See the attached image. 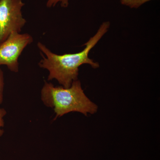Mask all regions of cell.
<instances>
[{"label": "cell", "mask_w": 160, "mask_h": 160, "mask_svg": "<svg viewBox=\"0 0 160 160\" xmlns=\"http://www.w3.org/2000/svg\"><path fill=\"white\" fill-rule=\"evenodd\" d=\"M69 0H48L46 6L49 8L54 7L58 3H60L61 6L66 8L69 5Z\"/></svg>", "instance_id": "obj_6"}, {"label": "cell", "mask_w": 160, "mask_h": 160, "mask_svg": "<svg viewBox=\"0 0 160 160\" xmlns=\"http://www.w3.org/2000/svg\"><path fill=\"white\" fill-rule=\"evenodd\" d=\"M33 39L27 33L13 32L0 44V66L6 65L10 71L18 72V58L24 49Z\"/></svg>", "instance_id": "obj_4"}, {"label": "cell", "mask_w": 160, "mask_h": 160, "mask_svg": "<svg viewBox=\"0 0 160 160\" xmlns=\"http://www.w3.org/2000/svg\"><path fill=\"white\" fill-rule=\"evenodd\" d=\"M152 0H120L121 4L130 8L137 9L143 4Z\"/></svg>", "instance_id": "obj_5"}, {"label": "cell", "mask_w": 160, "mask_h": 160, "mask_svg": "<svg viewBox=\"0 0 160 160\" xmlns=\"http://www.w3.org/2000/svg\"><path fill=\"white\" fill-rule=\"evenodd\" d=\"M110 25L109 22L102 23L96 34L84 44L85 48L78 53L56 54L42 43H38L39 49L46 56L42 54L43 59L39 65L49 71L48 80L54 79L63 87L68 88L73 82L78 80L80 66L88 64L94 69L99 68V63L89 57V52L107 32Z\"/></svg>", "instance_id": "obj_1"}, {"label": "cell", "mask_w": 160, "mask_h": 160, "mask_svg": "<svg viewBox=\"0 0 160 160\" xmlns=\"http://www.w3.org/2000/svg\"><path fill=\"white\" fill-rule=\"evenodd\" d=\"M22 0H0V44L13 32H18L26 22L23 18Z\"/></svg>", "instance_id": "obj_3"}, {"label": "cell", "mask_w": 160, "mask_h": 160, "mask_svg": "<svg viewBox=\"0 0 160 160\" xmlns=\"http://www.w3.org/2000/svg\"><path fill=\"white\" fill-rule=\"evenodd\" d=\"M6 114V111L5 109L0 108V137L2 135L4 131L2 129L4 126V121L3 119L5 116Z\"/></svg>", "instance_id": "obj_8"}, {"label": "cell", "mask_w": 160, "mask_h": 160, "mask_svg": "<svg viewBox=\"0 0 160 160\" xmlns=\"http://www.w3.org/2000/svg\"><path fill=\"white\" fill-rule=\"evenodd\" d=\"M41 99L46 106L53 109L55 119L72 112H81L87 116L98 111L97 105L85 94L78 80L68 88L55 87L52 83L45 82L41 92Z\"/></svg>", "instance_id": "obj_2"}, {"label": "cell", "mask_w": 160, "mask_h": 160, "mask_svg": "<svg viewBox=\"0 0 160 160\" xmlns=\"http://www.w3.org/2000/svg\"><path fill=\"white\" fill-rule=\"evenodd\" d=\"M4 87V75H3V72L2 69H0V105L2 104L3 102Z\"/></svg>", "instance_id": "obj_7"}]
</instances>
